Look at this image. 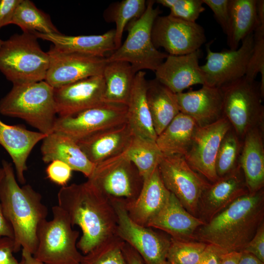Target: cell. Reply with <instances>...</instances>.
Listing matches in <instances>:
<instances>
[{"mask_svg": "<svg viewBox=\"0 0 264 264\" xmlns=\"http://www.w3.org/2000/svg\"><path fill=\"white\" fill-rule=\"evenodd\" d=\"M57 198L72 226L82 230L77 247L83 255L117 235L118 219L112 204L88 180L62 187Z\"/></svg>", "mask_w": 264, "mask_h": 264, "instance_id": "cell-1", "label": "cell"}, {"mask_svg": "<svg viewBox=\"0 0 264 264\" xmlns=\"http://www.w3.org/2000/svg\"><path fill=\"white\" fill-rule=\"evenodd\" d=\"M264 222V190L239 197L195 231L193 240L242 252Z\"/></svg>", "mask_w": 264, "mask_h": 264, "instance_id": "cell-2", "label": "cell"}, {"mask_svg": "<svg viewBox=\"0 0 264 264\" xmlns=\"http://www.w3.org/2000/svg\"><path fill=\"white\" fill-rule=\"evenodd\" d=\"M3 176L0 181V203L14 233L15 252L21 247L33 255L38 244V231L48 214L42 195L29 184L20 187L12 164L2 161Z\"/></svg>", "mask_w": 264, "mask_h": 264, "instance_id": "cell-3", "label": "cell"}, {"mask_svg": "<svg viewBox=\"0 0 264 264\" xmlns=\"http://www.w3.org/2000/svg\"><path fill=\"white\" fill-rule=\"evenodd\" d=\"M0 113L20 118L48 135L54 132L57 118L54 88L45 80L13 85L0 100Z\"/></svg>", "mask_w": 264, "mask_h": 264, "instance_id": "cell-4", "label": "cell"}, {"mask_svg": "<svg viewBox=\"0 0 264 264\" xmlns=\"http://www.w3.org/2000/svg\"><path fill=\"white\" fill-rule=\"evenodd\" d=\"M49 65L33 33L15 34L0 47V71L13 85L45 80Z\"/></svg>", "mask_w": 264, "mask_h": 264, "instance_id": "cell-5", "label": "cell"}, {"mask_svg": "<svg viewBox=\"0 0 264 264\" xmlns=\"http://www.w3.org/2000/svg\"><path fill=\"white\" fill-rule=\"evenodd\" d=\"M154 2L147 1L143 14L130 22L125 41L106 58L107 62H128L136 73L144 69L154 72L163 62L168 54L158 50L152 39L153 24L160 13L158 7H154Z\"/></svg>", "mask_w": 264, "mask_h": 264, "instance_id": "cell-6", "label": "cell"}, {"mask_svg": "<svg viewBox=\"0 0 264 264\" xmlns=\"http://www.w3.org/2000/svg\"><path fill=\"white\" fill-rule=\"evenodd\" d=\"M52 213V220H45L39 227L33 256L45 264H80L83 255L77 247L79 232L59 206H53Z\"/></svg>", "mask_w": 264, "mask_h": 264, "instance_id": "cell-7", "label": "cell"}, {"mask_svg": "<svg viewBox=\"0 0 264 264\" xmlns=\"http://www.w3.org/2000/svg\"><path fill=\"white\" fill-rule=\"evenodd\" d=\"M223 115L241 140L253 128L264 126V107L260 82L244 76L220 88Z\"/></svg>", "mask_w": 264, "mask_h": 264, "instance_id": "cell-8", "label": "cell"}, {"mask_svg": "<svg viewBox=\"0 0 264 264\" xmlns=\"http://www.w3.org/2000/svg\"><path fill=\"white\" fill-rule=\"evenodd\" d=\"M88 181L109 201L135 200L144 179L124 153L95 165Z\"/></svg>", "mask_w": 264, "mask_h": 264, "instance_id": "cell-9", "label": "cell"}, {"mask_svg": "<svg viewBox=\"0 0 264 264\" xmlns=\"http://www.w3.org/2000/svg\"><path fill=\"white\" fill-rule=\"evenodd\" d=\"M157 168L166 188L196 217L201 194L210 183L195 171L182 155L163 154Z\"/></svg>", "mask_w": 264, "mask_h": 264, "instance_id": "cell-10", "label": "cell"}, {"mask_svg": "<svg viewBox=\"0 0 264 264\" xmlns=\"http://www.w3.org/2000/svg\"><path fill=\"white\" fill-rule=\"evenodd\" d=\"M110 202L117 216V235L138 253L145 264H163L167 260L170 238L133 221L123 202Z\"/></svg>", "mask_w": 264, "mask_h": 264, "instance_id": "cell-11", "label": "cell"}, {"mask_svg": "<svg viewBox=\"0 0 264 264\" xmlns=\"http://www.w3.org/2000/svg\"><path fill=\"white\" fill-rule=\"evenodd\" d=\"M127 106L104 102L74 115L57 117L53 132L61 133L77 141L127 122Z\"/></svg>", "mask_w": 264, "mask_h": 264, "instance_id": "cell-12", "label": "cell"}, {"mask_svg": "<svg viewBox=\"0 0 264 264\" xmlns=\"http://www.w3.org/2000/svg\"><path fill=\"white\" fill-rule=\"evenodd\" d=\"M154 46L163 48L168 55H183L199 50L206 41L203 28L170 15L158 16L152 30Z\"/></svg>", "mask_w": 264, "mask_h": 264, "instance_id": "cell-13", "label": "cell"}, {"mask_svg": "<svg viewBox=\"0 0 264 264\" xmlns=\"http://www.w3.org/2000/svg\"><path fill=\"white\" fill-rule=\"evenodd\" d=\"M253 33L236 50L214 52L206 46V62L200 66L206 86L221 88L244 77L253 46Z\"/></svg>", "mask_w": 264, "mask_h": 264, "instance_id": "cell-14", "label": "cell"}, {"mask_svg": "<svg viewBox=\"0 0 264 264\" xmlns=\"http://www.w3.org/2000/svg\"><path fill=\"white\" fill-rule=\"evenodd\" d=\"M49 65L45 81L54 88L102 75L106 57L62 51L52 45L47 52Z\"/></svg>", "mask_w": 264, "mask_h": 264, "instance_id": "cell-15", "label": "cell"}, {"mask_svg": "<svg viewBox=\"0 0 264 264\" xmlns=\"http://www.w3.org/2000/svg\"><path fill=\"white\" fill-rule=\"evenodd\" d=\"M230 127L224 117L210 125L198 126L184 156L189 166L210 183L219 178L216 171V157L220 142Z\"/></svg>", "mask_w": 264, "mask_h": 264, "instance_id": "cell-16", "label": "cell"}, {"mask_svg": "<svg viewBox=\"0 0 264 264\" xmlns=\"http://www.w3.org/2000/svg\"><path fill=\"white\" fill-rule=\"evenodd\" d=\"M104 91L103 74L54 88L57 114L72 115L98 106L104 102Z\"/></svg>", "mask_w": 264, "mask_h": 264, "instance_id": "cell-17", "label": "cell"}, {"mask_svg": "<svg viewBox=\"0 0 264 264\" xmlns=\"http://www.w3.org/2000/svg\"><path fill=\"white\" fill-rule=\"evenodd\" d=\"M248 192L240 166L231 173L210 183L205 189L199 200L196 217L207 223L238 198Z\"/></svg>", "mask_w": 264, "mask_h": 264, "instance_id": "cell-18", "label": "cell"}, {"mask_svg": "<svg viewBox=\"0 0 264 264\" xmlns=\"http://www.w3.org/2000/svg\"><path fill=\"white\" fill-rule=\"evenodd\" d=\"M200 49L183 55H168L154 71L155 79L175 94L195 85H205L199 65Z\"/></svg>", "mask_w": 264, "mask_h": 264, "instance_id": "cell-19", "label": "cell"}, {"mask_svg": "<svg viewBox=\"0 0 264 264\" xmlns=\"http://www.w3.org/2000/svg\"><path fill=\"white\" fill-rule=\"evenodd\" d=\"M176 96L180 112L192 118L198 127L223 117L220 88L203 85L199 89L177 93Z\"/></svg>", "mask_w": 264, "mask_h": 264, "instance_id": "cell-20", "label": "cell"}, {"mask_svg": "<svg viewBox=\"0 0 264 264\" xmlns=\"http://www.w3.org/2000/svg\"><path fill=\"white\" fill-rule=\"evenodd\" d=\"M133 134L127 122L91 134L77 143L94 165L124 153Z\"/></svg>", "mask_w": 264, "mask_h": 264, "instance_id": "cell-21", "label": "cell"}, {"mask_svg": "<svg viewBox=\"0 0 264 264\" xmlns=\"http://www.w3.org/2000/svg\"><path fill=\"white\" fill-rule=\"evenodd\" d=\"M205 222L191 214L172 193L162 209L147 227L163 231L175 239L194 241L195 231Z\"/></svg>", "mask_w": 264, "mask_h": 264, "instance_id": "cell-22", "label": "cell"}, {"mask_svg": "<svg viewBox=\"0 0 264 264\" xmlns=\"http://www.w3.org/2000/svg\"><path fill=\"white\" fill-rule=\"evenodd\" d=\"M171 193L165 186L157 167L144 179L140 193L132 202L125 204L130 218L147 227L149 222L164 206Z\"/></svg>", "mask_w": 264, "mask_h": 264, "instance_id": "cell-23", "label": "cell"}, {"mask_svg": "<svg viewBox=\"0 0 264 264\" xmlns=\"http://www.w3.org/2000/svg\"><path fill=\"white\" fill-rule=\"evenodd\" d=\"M46 135L28 130L19 125H10L0 119V145L10 156L14 165L18 181L25 183L24 172L27 160L36 145Z\"/></svg>", "mask_w": 264, "mask_h": 264, "instance_id": "cell-24", "label": "cell"}, {"mask_svg": "<svg viewBox=\"0 0 264 264\" xmlns=\"http://www.w3.org/2000/svg\"><path fill=\"white\" fill-rule=\"evenodd\" d=\"M42 141L41 152L44 163L59 160L68 165L73 171L81 172L88 178L90 176L95 165L88 159L74 139L61 133L53 132Z\"/></svg>", "mask_w": 264, "mask_h": 264, "instance_id": "cell-25", "label": "cell"}, {"mask_svg": "<svg viewBox=\"0 0 264 264\" xmlns=\"http://www.w3.org/2000/svg\"><path fill=\"white\" fill-rule=\"evenodd\" d=\"M240 164L249 193L264 187V126L249 131L242 140Z\"/></svg>", "mask_w": 264, "mask_h": 264, "instance_id": "cell-26", "label": "cell"}, {"mask_svg": "<svg viewBox=\"0 0 264 264\" xmlns=\"http://www.w3.org/2000/svg\"><path fill=\"white\" fill-rule=\"evenodd\" d=\"M38 39L51 42L62 51L77 53L100 57L115 50V30L101 35L67 36L61 34L33 32Z\"/></svg>", "mask_w": 264, "mask_h": 264, "instance_id": "cell-27", "label": "cell"}, {"mask_svg": "<svg viewBox=\"0 0 264 264\" xmlns=\"http://www.w3.org/2000/svg\"><path fill=\"white\" fill-rule=\"evenodd\" d=\"M147 83L145 72L135 74L127 105V121L134 135L155 141L157 135L146 97Z\"/></svg>", "mask_w": 264, "mask_h": 264, "instance_id": "cell-28", "label": "cell"}, {"mask_svg": "<svg viewBox=\"0 0 264 264\" xmlns=\"http://www.w3.org/2000/svg\"><path fill=\"white\" fill-rule=\"evenodd\" d=\"M198 127L192 118L179 112L157 135L155 142L163 154L185 156Z\"/></svg>", "mask_w": 264, "mask_h": 264, "instance_id": "cell-29", "label": "cell"}, {"mask_svg": "<svg viewBox=\"0 0 264 264\" xmlns=\"http://www.w3.org/2000/svg\"><path fill=\"white\" fill-rule=\"evenodd\" d=\"M146 97L157 136L180 112L176 94L154 79L148 81Z\"/></svg>", "mask_w": 264, "mask_h": 264, "instance_id": "cell-30", "label": "cell"}, {"mask_svg": "<svg viewBox=\"0 0 264 264\" xmlns=\"http://www.w3.org/2000/svg\"><path fill=\"white\" fill-rule=\"evenodd\" d=\"M257 0H229L227 44L230 50H236L242 41L253 33L259 22Z\"/></svg>", "mask_w": 264, "mask_h": 264, "instance_id": "cell-31", "label": "cell"}, {"mask_svg": "<svg viewBox=\"0 0 264 264\" xmlns=\"http://www.w3.org/2000/svg\"><path fill=\"white\" fill-rule=\"evenodd\" d=\"M135 74L128 62H107L103 72L105 81L104 102L127 106Z\"/></svg>", "mask_w": 264, "mask_h": 264, "instance_id": "cell-32", "label": "cell"}, {"mask_svg": "<svg viewBox=\"0 0 264 264\" xmlns=\"http://www.w3.org/2000/svg\"><path fill=\"white\" fill-rule=\"evenodd\" d=\"M125 153L135 166L143 179L157 167L163 155L155 141L134 135Z\"/></svg>", "mask_w": 264, "mask_h": 264, "instance_id": "cell-33", "label": "cell"}, {"mask_svg": "<svg viewBox=\"0 0 264 264\" xmlns=\"http://www.w3.org/2000/svg\"><path fill=\"white\" fill-rule=\"evenodd\" d=\"M12 24L19 26L23 32L61 34L49 15L38 9L29 0H21L13 16Z\"/></svg>", "mask_w": 264, "mask_h": 264, "instance_id": "cell-34", "label": "cell"}, {"mask_svg": "<svg viewBox=\"0 0 264 264\" xmlns=\"http://www.w3.org/2000/svg\"><path fill=\"white\" fill-rule=\"evenodd\" d=\"M242 146L234 130L230 127L224 135L216 159V171L219 178L235 171L240 166Z\"/></svg>", "mask_w": 264, "mask_h": 264, "instance_id": "cell-35", "label": "cell"}, {"mask_svg": "<svg viewBox=\"0 0 264 264\" xmlns=\"http://www.w3.org/2000/svg\"><path fill=\"white\" fill-rule=\"evenodd\" d=\"M146 3L145 0H123L113 6L111 18L116 26L114 29L115 50L121 45L123 33L127 24L143 14Z\"/></svg>", "mask_w": 264, "mask_h": 264, "instance_id": "cell-36", "label": "cell"}, {"mask_svg": "<svg viewBox=\"0 0 264 264\" xmlns=\"http://www.w3.org/2000/svg\"><path fill=\"white\" fill-rule=\"evenodd\" d=\"M124 243L116 235L83 255L80 264H126L122 252Z\"/></svg>", "mask_w": 264, "mask_h": 264, "instance_id": "cell-37", "label": "cell"}, {"mask_svg": "<svg viewBox=\"0 0 264 264\" xmlns=\"http://www.w3.org/2000/svg\"><path fill=\"white\" fill-rule=\"evenodd\" d=\"M207 244L196 241H182L170 237L166 260L174 264H197Z\"/></svg>", "mask_w": 264, "mask_h": 264, "instance_id": "cell-38", "label": "cell"}, {"mask_svg": "<svg viewBox=\"0 0 264 264\" xmlns=\"http://www.w3.org/2000/svg\"><path fill=\"white\" fill-rule=\"evenodd\" d=\"M253 36L252 52L244 77L249 80L254 81L260 73L261 90L264 96V23H259Z\"/></svg>", "mask_w": 264, "mask_h": 264, "instance_id": "cell-39", "label": "cell"}, {"mask_svg": "<svg viewBox=\"0 0 264 264\" xmlns=\"http://www.w3.org/2000/svg\"><path fill=\"white\" fill-rule=\"evenodd\" d=\"M156 2L169 8L170 15L192 22H196L205 10L202 0H157Z\"/></svg>", "mask_w": 264, "mask_h": 264, "instance_id": "cell-40", "label": "cell"}, {"mask_svg": "<svg viewBox=\"0 0 264 264\" xmlns=\"http://www.w3.org/2000/svg\"><path fill=\"white\" fill-rule=\"evenodd\" d=\"M72 169L66 163L55 160L45 169L47 177L53 183L62 187L66 186L72 176Z\"/></svg>", "mask_w": 264, "mask_h": 264, "instance_id": "cell-41", "label": "cell"}, {"mask_svg": "<svg viewBox=\"0 0 264 264\" xmlns=\"http://www.w3.org/2000/svg\"><path fill=\"white\" fill-rule=\"evenodd\" d=\"M213 11L215 18L226 35L228 29L229 0H202Z\"/></svg>", "mask_w": 264, "mask_h": 264, "instance_id": "cell-42", "label": "cell"}, {"mask_svg": "<svg viewBox=\"0 0 264 264\" xmlns=\"http://www.w3.org/2000/svg\"><path fill=\"white\" fill-rule=\"evenodd\" d=\"M241 252L251 254L264 263V222Z\"/></svg>", "mask_w": 264, "mask_h": 264, "instance_id": "cell-43", "label": "cell"}, {"mask_svg": "<svg viewBox=\"0 0 264 264\" xmlns=\"http://www.w3.org/2000/svg\"><path fill=\"white\" fill-rule=\"evenodd\" d=\"M15 245L13 239L0 237V264H22L13 255Z\"/></svg>", "mask_w": 264, "mask_h": 264, "instance_id": "cell-44", "label": "cell"}, {"mask_svg": "<svg viewBox=\"0 0 264 264\" xmlns=\"http://www.w3.org/2000/svg\"><path fill=\"white\" fill-rule=\"evenodd\" d=\"M21 0H0V28L12 24L16 10Z\"/></svg>", "mask_w": 264, "mask_h": 264, "instance_id": "cell-45", "label": "cell"}, {"mask_svg": "<svg viewBox=\"0 0 264 264\" xmlns=\"http://www.w3.org/2000/svg\"><path fill=\"white\" fill-rule=\"evenodd\" d=\"M225 253L219 247L207 244L197 264H220Z\"/></svg>", "mask_w": 264, "mask_h": 264, "instance_id": "cell-46", "label": "cell"}, {"mask_svg": "<svg viewBox=\"0 0 264 264\" xmlns=\"http://www.w3.org/2000/svg\"><path fill=\"white\" fill-rule=\"evenodd\" d=\"M122 252L126 264H145L138 253L125 242L122 246Z\"/></svg>", "mask_w": 264, "mask_h": 264, "instance_id": "cell-47", "label": "cell"}, {"mask_svg": "<svg viewBox=\"0 0 264 264\" xmlns=\"http://www.w3.org/2000/svg\"><path fill=\"white\" fill-rule=\"evenodd\" d=\"M3 170L0 167V181L3 176ZM5 237L13 239L14 233L12 228L3 213L0 203V237Z\"/></svg>", "mask_w": 264, "mask_h": 264, "instance_id": "cell-48", "label": "cell"}, {"mask_svg": "<svg viewBox=\"0 0 264 264\" xmlns=\"http://www.w3.org/2000/svg\"><path fill=\"white\" fill-rule=\"evenodd\" d=\"M242 252L234 251L225 253L220 264H238Z\"/></svg>", "mask_w": 264, "mask_h": 264, "instance_id": "cell-49", "label": "cell"}, {"mask_svg": "<svg viewBox=\"0 0 264 264\" xmlns=\"http://www.w3.org/2000/svg\"><path fill=\"white\" fill-rule=\"evenodd\" d=\"M22 264H45L36 259L32 254L25 249H22Z\"/></svg>", "mask_w": 264, "mask_h": 264, "instance_id": "cell-50", "label": "cell"}, {"mask_svg": "<svg viewBox=\"0 0 264 264\" xmlns=\"http://www.w3.org/2000/svg\"><path fill=\"white\" fill-rule=\"evenodd\" d=\"M238 264H264L253 255L242 252Z\"/></svg>", "mask_w": 264, "mask_h": 264, "instance_id": "cell-51", "label": "cell"}, {"mask_svg": "<svg viewBox=\"0 0 264 264\" xmlns=\"http://www.w3.org/2000/svg\"><path fill=\"white\" fill-rule=\"evenodd\" d=\"M163 264H172L166 260Z\"/></svg>", "mask_w": 264, "mask_h": 264, "instance_id": "cell-52", "label": "cell"}, {"mask_svg": "<svg viewBox=\"0 0 264 264\" xmlns=\"http://www.w3.org/2000/svg\"><path fill=\"white\" fill-rule=\"evenodd\" d=\"M2 42H3V41L1 40L0 39V47L1 46L2 44Z\"/></svg>", "mask_w": 264, "mask_h": 264, "instance_id": "cell-53", "label": "cell"}]
</instances>
